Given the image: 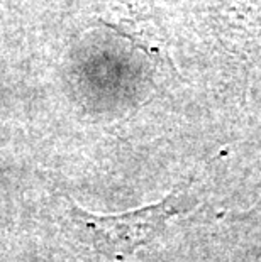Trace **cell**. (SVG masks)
<instances>
[{
    "mask_svg": "<svg viewBox=\"0 0 261 262\" xmlns=\"http://www.w3.org/2000/svg\"><path fill=\"white\" fill-rule=\"evenodd\" d=\"M188 196L187 186H178L158 203L121 215H95L71 203L70 219L83 241L107 257L122 260L153 242L170 219L187 210Z\"/></svg>",
    "mask_w": 261,
    "mask_h": 262,
    "instance_id": "obj_1",
    "label": "cell"
},
{
    "mask_svg": "<svg viewBox=\"0 0 261 262\" xmlns=\"http://www.w3.org/2000/svg\"><path fill=\"white\" fill-rule=\"evenodd\" d=\"M234 219L239 220V222H244V224H251V225L261 227V198L258 200V203L254 205L251 210H248L246 213L234 215Z\"/></svg>",
    "mask_w": 261,
    "mask_h": 262,
    "instance_id": "obj_2",
    "label": "cell"
}]
</instances>
